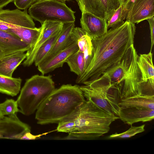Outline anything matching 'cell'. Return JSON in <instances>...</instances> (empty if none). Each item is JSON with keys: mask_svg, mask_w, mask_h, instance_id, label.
<instances>
[{"mask_svg": "<svg viewBox=\"0 0 154 154\" xmlns=\"http://www.w3.org/2000/svg\"><path fill=\"white\" fill-rule=\"evenodd\" d=\"M136 30L135 24L126 20L120 26L111 28L102 36L91 38V62L84 73L78 76L76 83L96 79L119 63L134 44Z\"/></svg>", "mask_w": 154, "mask_h": 154, "instance_id": "1", "label": "cell"}, {"mask_svg": "<svg viewBox=\"0 0 154 154\" xmlns=\"http://www.w3.org/2000/svg\"><path fill=\"white\" fill-rule=\"evenodd\" d=\"M118 119V116L85 100L58 123L57 130L68 133L63 139L95 140L108 133L111 124Z\"/></svg>", "mask_w": 154, "mask_h": 154, "instance_id": "2", "label": "cell"}, {"mask_svg": "<svg viewBox=\"0 0 154 154\" xmlns=\"http://www.w3.org/2000/svg\"><path fill=\"white\" fill-rule=\"evenodd\" d=\"M85 100L80 86L63 85L55 89L36 110L37 123L40 125L58 123Z\"/></svg>", "mask_w": 154, "mask_h": 154, "instance_id": "3", "label": "cell"}, {"mask_svg": "<svg viewBox=\"0 0 154 154\" xmlns=\"http://www.w3.org/2000/svg\"><path fill=\"white\" fill-rule=\"evenodd\" d=\"M138 56L132 44L119 63L104 73L119 89L121 99L137 95H154V89L143 81Z\"/></svg>", "mask_w": 154, "mask_h": 154, "instance_id": "4", "label": "cell"}, {"mask_svg": "<svg viewBox=\"0 0 154 154\" xmlns=\"http://www.w3.org/2000/svg\"><path fill=\"white\" fill-rule=\"evenodd\" d=\"M82 84L84 85L80 86V89L87 100L107 112L118 116L121 92L116 85L110 82L106 74Z\"/></svg>", "mask_w": 154, "mask_h": 154, "instance_id": "5", "label": "cell"}, {"mask_svg": "<svg viewBox=\"0 0 154 154\" xmlns=\"http://www.w3.org/2000/svg\"><path fill=\"white\" fill-rule=\"evenodd\" d=\"M55 89L51 75H33L26 80L16 100L19 112L26 116L33 114Z\"/></svg>", "mask_w": 154, "mask_h": 154, "instance_id": "6", "label": "cell"}, {"mask_svg": "<svg viewBox=\"0 0 154 154\" xmlns=\"http://www.w3.org/2000/svg\"><path fill=\"white\" fill-rule=\"evenodd\" d=\"M28 13L41 24L45 21L64 24L75 22V19L74 11L65 3L55 0H38L30 7Z\"/></svg>", "mask_w": 154, "mask_h": 154, "instance_id": "7", "label": "cell"}, {"mask_svg": "<svg viewBox=\"0 0 154 154\" xmlns=\"http://www.w3.org/2000/svg\"><path fill=\"white\" fill-rule=\"evenodd\" d=\"M82 13L87 12L107 20L121 5V0H76Z\"/></svg>", "mask_w": 154, "mask_h": 154, "instance_id": "8", "label": "cell"}, {"mask_svg": "<svg viewBox=\"0 0 154 154\" xmlns=\"http://www.w3.org/2000/svg\"><path fill=\"white\" fill-rule=\"evenodd\" d=\"M0 20L9 27L8 32L14 34L26 28L35 27L32 18L27 13V9L23 11L18 8L0 9Z\"/></svg>", "mask_w": 154, "mask_h": 154, "instance_id": "9", "label": "cell"}, {"mask_svg": "<svg viewBox=\"0 0 154 154\" xmlns=\"http://www.w3.org/2000/svg\"><path fill=\"white\" fill-rule=\"evenodd\" d=\"M30 132V127L21 121L16 114L0 119V138L20 139Z\"/></svg>", "mask_w": 154, "mask_h": 154, "instance_id": "10", "label": "cell"}, {"mask_svg": "<svg viewBox=\"0 0 154 154\" xmlns=\"http://www.w3.org/2000/svg\"><path fill=\"white\" fill-rule=\"evenodd\" d=\"M63 23L45 21L42 24L40 34L33 46L26 52L27 56L23 63L24 66H29L34 63L37 52L40 47L49 38L60 30Z\"/></svg>", "mask_w": 154, "mask_h": 154, "instance_id": "11", "label": "cell"}, {"mask_svg": "<svg viewBox=\"0 0 154 154\" xmlns=\"http://www.w3.org/2000/svg\"><path fill=\"white\" fill-rule=\"evenodd\" d=\"M154 0H134L127 10L125 19L138 24L154 16Z\"/></svg>", "mask_w": 154, "mask_h": 154, "instance_id": "12", "label": "cell"}, {"mask_svg": "<svg viewBox=\"0 0 154 154\" xmlns=\"http://www.w3.org/2000/svg\"><path fill=\"white\" fill-rule=\"evenodd\" d=\"M118 117L128 125L149 122L154 118V110L137 107H120Z\"/></svg>", "mask_w": 154, "mask_h": 154, "instance_id": "13", "label": "cell"}, {"mask_svg": "<svg viewBox=\"0 0 154 154\" xmlns=\"http://www.w3.org/2000/svg\"><path fill=\"white\" fill-rule=\"evenodd\" d=\"M80 20L82 28L91 38H99L107 32V21L91 13H82Z\"/></svg>", "mask_w": 154, "mask_h": 154, "instance_id": "14", "label": "cell"}, {"mask_svg": "<svg viewBox=\"0 0 154 154\" xmlns=\"http://www.w3.org/2000/svg\"><path fill=\"white\" fill-rule=\"evenodd\" d=\"M79 50L77 43L74 42L67 48L57 52L51 57L38 66V69L42 75L62 67L68 57Z\"/></svg>", "mask_w": 154, "mask_h": 154, "instance_id": "15", "label": "cell"}, {"mask_svg": "<svg viewBox=\"0 0 154 154\" xmlns=\"http://www.w3.org/2000/svg\"><path fill=\"white\" fill-rule=\"evenodd\" d=\"M0 48L6 57L19 51H27L29 47L16 35L0 30Z\"/></svg>", "mask_w": 154, "mask_h": 154, "instance_id": "16", "label": "cell"}, {"mask_svg": "<svg viewBox=\"0 0 154 154\" xmlns=\"http://www.w3.org/2000/svg\"><path fill=\"white\" fill-rule=\"evenodd\" d=\"M74 27V22L63 24L60 35L53 46L41 63L57 52L67 48L75 42L71 36V32Z\"/></svg>", "mask_w": 154, "mask_h": 154, "instance_id": "17", "label": "cell"}, {"mask_svg": "<svg viewBox=\"0 0 154 154\" xmlns=\"http://www.w3.org/2000/svg\"><path fill=\"white\" fill-rule=\"evenodd\" d=\"M137 62L142 74L143 81L154 89V68L151 51L147 54L138 55Z\"/></svg>", "mask_w": 154, "mask_h": 154, "instance_id": "18", "label": "cell"}, {"mask_svg": "<svg viewBox=\"0 0 154 154\" xmlns=\"http://www.w3.org/2000/svg\"><path fill=\"white\" fill-rule=\"evenodd\" d=\"M27 56L25 52L19 51L0 60V75L12 77L14 72L26 59Z\"/></svg>", "mask_w": 154, "mask_h": 154, "instance_id": "19", "label": "cell"}, {"mask_svg": "<svg viewBox=\"0 0 154 154\" xmlns=\"http://www.w3.org/2000/svg\"><path fill=\"white\" fill-rule=\"evenodd\" d=\"M120 107H137L154 110V95H137L121 99Z\"/></svg>", "mask_w": 154, "mask_h": 154, "instance_id": "20", "label": "cell"}, {"mask_svg": "<svg viewBox=\"0 0 154 154\" xmlns=\"http://www.w3.org/2000/svg\"><path fill=\"white\" fill-rule=\"evenodd\" d=\"M22 79L0 75V93L12 97L16 96L20 90Z\"/></svg>", "mask_w": 154, "mask_h": 154, "instance_id": "21", "label": "cell"}, {"mask_svg": "<svg viewBox=\"0 0 154 154\" xmlns=\"http://www.w3.org/2000/svg\"><path fill=\"white\" fill-rule=\"evenodd\" d=\"M70 70L78 76L81 75L84 71L85 60L83 52L79 50L70 55L66 61Z\"/></svg>", "mask_w": 154, "mask_h": 154, "instance_id": "22", "label": "cell"}, {"mask_svg": "<svg viewBox=\"0 0 154 154\" xmlns=\"http://www.w3.org/2000/svg\"><path fill=\"white\" fill-rule=\"evenodd\" d=\"M61 29L49 38L39 48L36 54L34 63L35 66L41 64L53 46Z\"/></svg>", "mask_w": 154, "mask_h": 154, "instance_id": "23", "label": "cell"}, {"mask_svg": "<svg viewBox=\"0 0 154 154\" xmlns=\"http://www.w3.org/2000/svg\"><path fill=\"white\" fill-rule=\"evenodd\" d=\"M124 7L121 5L113 13L107 20V29L109 28L115 29L122 25L125 22V17L123 13Z\"/></svg>", "mask_w": 154, "mask_h": 154, "instance_id": "24", "label": "cell"}, {"mask_svg": "<svg viewBox=\"0 0 154 154\" xmlns=\"http://www.w3.org/2000/svg\"><path fill=\"white\" fill-rule=\"evenodd\" d=\"M145 125L135 126L131 125L130 128L127 131L120 133H115L109 136V139L127 138L131 137L136 134L145 131Z\"/></svg>", "mask_w": 154, "mask_h": 154, "instance_id": "25", "label": "cell"}, {"mask_svg": "<svg viewBox=\"0 0 154 154\" xmlns=\"http://www.w3.org/2000/svg\"><path fill=\"white\" fill-rule=\"evenodd\" d=\"M16 101L12 99H7L0 103V107L2 114L4 116H9L19 112Z\"/></svg>", "mask_w": 154, "mask_h": 154, "instance_id": "26", "label": "cell"}, {"mask_svg": "<svg viewBox=\"0 0 154 154\" xmlns=\"http://www.w3.org/2000/svg\"><path fill=\"white\" fill-rule=\"evenodd\" d=\"M92 39L89 36L83 47V53L85 60L84 71L88 68L91 62L92 57Z\"/></svg>", "mask_w": 154, "mask_h": 154, "instance_id": "27", "label": "cell"}, {"mask_svg": "<svg viewBox=\"0 0 154 154\" xmlns=\"http://www.w3.org/2000/svg\"><path fill=\"white\" fill-rule=\"evenodd\" d=\"M38 0H14V3L17 8L20 10L27 9Z\"/></svg>", "mask_w": 154, "mask_h": 154, "instance_id": "28", "label": "cell"}, {"mask_svg": "<svg viewBox=\"0 0 154 154\" xmlns=\"http://www.w3.org/2000/svg\"><path fill=\"white\" fill-rule=\"evenodd\" d=\"M149 25L150 31L151 45L150 51H151L154 43V17L146 20Z\"/></svg>", "mask_w": 154, "mask_h": 154, "instance_id": "29", "label": "cell"}, {"mask_svg": "<svg viewBox=\"0 0 154 154\" xmlns=\"http://www.w3.org/2000/svg\"><path fill=\"white\" fill-rule=\"evenodd\" d=\"M48 133H43L38 135H34L32 134L30 132H28L25 134L21 138V140H35L39 138L42 136L47 134Z\"/></svg>", "mask_w": 154, "mask_h": 154, "instance_id": "30", "label": "cell"}, {"mask_svg": "<svg viewBox=\"0 0 154 154\" xmlns=\"http://www.w3.org/2000/svg\"><path fill=\"white\" fill-rule=\"evenodd\" d=\"M14 0H0V10L2 9L9 3L14 2Z\"/></svg>", "mask_w": 154, "mask_h": 154, "instance_id": "31", "label": "cell"}, {"mask_svg": "<svg viewBox=\"0 0 154 154\" xmlns=\"http://www.w3.org/2000/svg\"><path fill=\"white\" fill-rule=\"evenodd\" d=\"M9 29V27L5 23L0 20V30L8 32Z\"/></svg>", "mask_w": 154, "mask_h": 154, "instance_id": "32", "label": "cell"}, {"mask_svg": "<svg viewBox=\"0 0 154 154\" xmlns=\"http://www.w3.org/2000/svg\"><path fill=\"white\" fill-rule=\"evenodd\" d=\"M134 1V0H129V2L128 4L126 5L125 8L123 10V12L124 14H126V12L129 8V7L131 5V4Z\"/></svg>", "mask_w": 154, "mask_h": 154, "instance_id": "33", "label": "cell"}, {"mask_svg": "<svg viewBox=\"0 0 154 154\" xmlns=\"http://www.w3.org/2000/svg\"><path fill=\"white\" fill-rule=\"evenodd\" d=\"M124 7V9L125 8L128 3L129 0H121Z\"/></svg>", "mask_w": 154, "mask_h": 154, "instance_id": "34", "label": "cell"}, {"mask_svg": "<svg viewBox=\"0 0 154 154\" xmlns=\"http://www.w3.org/2000/svg\"><path fill=\"white\" fill-rule=\"evenodd\" d=\"M5 55L3 51L0 48V60L2 59L5 57Z\"/></svg>", "mask_w": 154, "mask_h": 154, "instance_id": "35", "label": "cell"}, {"mask_svg": "<svg viewBox=\"0 0 154 154\" xmlns=\"http://www.w3.org/2000/svg\"><path fill=\"white\" fill-rule=\"evenodd\" d=\"M55 0L65 4V2L66 1H69L70 0Z\"/></svg>", "mask_w": 154, "mask_h": 154, "instance_id": "36", "label": "cell"}, {"mask_svg": "<svg viewBox=\"0 0 154 154\" xmlns=\"http://www.w3.org/2000/svg\"><path fill=\"white\" fill-rule=\"evenodd\" d=\"M4 116H4L2 113L0 107V119L3 117Z\"/></svg>", "mask_w": 154, "mask_h": 154, "instance_id": "37", "label": "cell"}]
</instances>
